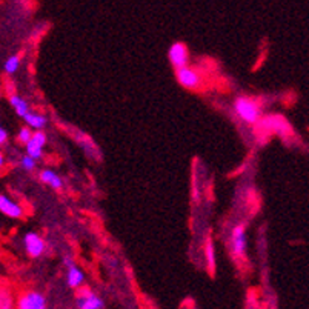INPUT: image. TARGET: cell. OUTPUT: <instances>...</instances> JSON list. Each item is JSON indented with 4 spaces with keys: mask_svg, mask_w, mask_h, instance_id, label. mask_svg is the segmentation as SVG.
<instances>
[{
    "mask_svg": "<svg viewBox=\"0 0 309 309\" xmlns=\"http://www.w3.org/2000/svg\"><path fill=\"white\" fill-rule=\"evenodd\" d=\"M23 120L26 122V125L33 130H44L46 126V117L42 112H36V111H28V114L23 117Z\"/></svg>",
    "mask_w": 309,
    "mask_h": 309,
    "instance_id": "cell-12",
    "label": "cell"
},
{
    "mask_svg": "<svg viewBox=\"0 0 309 309\" xmlns=\"http://www.w3.org/2000/svg\"><path fill=\"white\" fill-rule=\"evenodd\" d=\"M203 252H205V259H206L208 269L211 272H214L216 271V248H214V244H212V240L211 239L206 240Z\"/></svg>",
    "mask_w": 309,
    "mask_h": 309,
    "instance_id": "cell-14",
    "label": "cell"
},
{
    "mask_svg": "<svg viewBox=\"0 0 309 309\" xmlns=\"http://www.w3.org/2000/svg\"><path fill=\"white\" fill-rule=\"evenodd\" d=\"M9 105L13 106V110L16 111V114L19 115V117H23L28 114V111H29V105H28V102L23 99V97H20L19 94H13V95H9Z\"/></svg>",
    "mask_w": 309,
    "mask_h": 309,
    "instance_id": "cell-13",
    "label": "cell"
},
{
    "mask_svg": "<svg viewBox=\"0 0 309 309\" xmlns=\"http://www.w3.org/2000/svg\"><path fill=\"white\" fill-rule=\"evenodd\" d=\"M31 134H33V131H31V128L29 126H23V128H20L19 132H17V142L19 143H22L25 145L29 138H31Z\"/></svg>",
    "mask_w": 309,
    "mask_h": 309,
    "instance_id": "cell-17",
    "label": "cell"
},
{
    "mask_svg": "<svg viewBox=\"0 0 309 309\" xmlns=\"http://www.w3.org/2000/svg\"><path fill=\"white\" fill-rule=\"evenodd\" d=\"M0 212L9 219H22L25 216L23 208L5 194H0Z\"/></svg>",
    "mask_w": 309,
    "mask_h": 309,
    "instance_id": "cell-9",
    "label": "cell"
},
{
    "mask_svg": "<svg viewBox=\"0 0 309 309\" xmlns=\"http://www.w3.org/2000/svg\"><path fill=\"white\" fill-rule=\"evenodd\" d=\"M63 263H65V266L68 268V266H71V265L74 263V259H72L71 255L68 254V255H65V257H63Z\"/></svg>",
    "mask_w": 309,
    "mask_h": 309,
    "instance_id": "cell-19",
    "label": "cell"
},
{
    "mask_svg": "<svg viewBox=\"0 0 309 309\" xmlns=\"http://www.w3.org/2000/svg\"><path fill=\"white\" fill-rule=\"evenodd\" d=\"M176 79L186 89H197L200 85H201L200 72L196 68L189 66V65L176 69Z\"/></svg>",
    "mask_w": 309,
    "mask_h": 309,
    "instance_id": "cell-2",
    "label": "cell"
},
{
    "mask_svg": "<svg viewBox=\"0 0 309 309\" xmlns=\"http://www.w3.org/2000/svg\"><path fill=\"white\" fill-rule=\"evenodd\" d=\"M23 243H25V251L31 259H37L40 255H44L46 249V242L37 232H28L23 237Z\"/></svg>",
    "mask_w": 309,
    "mask_h": 309,
    "instance_id": "cell-6",
    "label": "cell"
},
{
    "mask_svg": "<svg viewBox=\"0 0 309 309\" xmlns=\"http://www.w3.org/2000/svg\"><path fill=\"white\" fill-rule=\"evenodd\" d=\"M39 177H40V182L42 183L48 185L52 189H62L63 188V180H62V177L57 173L51 171V169H42Z\"/></svg>",
    "mask_w": 309,
    "mask_h": 309,
    "instance_id": "cell-11",
    "label": "cell"
},
{
    "mask_svg": "<svg viewBox=\"0 0 309 309\" xmlns=\"http://www.w3.org/2000/svg\"><path fill=\"white\" fill-rule=\"evenodd\" d=\"M231 249L236 257H244L246 255V226L240 223L236 225L231 234Z\"/></svg>",
    "mask_w": 309,
    "mask_h": 309,
    "instance_id": "cell-4",
    "label": "cell"
},
{
    "mask_svg": "<svg viewBox=\"0 0 309 309\" xmlns=\"http://www.w3.org/2000/svg\"><path fill=\"white\" fill-rule=\"evenodd\" d=\"M36 165H37V160H34V158L29 157L28 154H25L20 158V166H22V169H25V171H33Z\"/></svg>",
    "mask_w": 309,
    "mask_h": 309,
    "instance_id": "cell-16",
    "label": "cell"
},
{
    "mask_svg": "<svg viewBox=\"0 0 309 309\" xmlns=\"http://www.w3.org/2000/svg\"><path fill=\"white\" fill-rule=\"evenodd\" d=\"M46 145V134L42 130H36L31 134V138L25 143L26 154L29 157H33L34 160H40L44 157V148Z\"/></svg>",
    "mask_w": 309,
    "mask_h": 309,
    "instance_id": "cell-3",
    "label": "cell"
},
{
    "mask_svg": "<svg viewBox=\"0 0 309 309\" xmlns=\"http://www.w3.org/2000/svg\"><path fill=\"white\" fill-rule=\"evenodd\" d=\"M19 66H20V57L17 54L8 57L3 63V69L6 74H16L19 71Z\"/></svg>",
    "mask_w": 309,
    "mask_h": 309,
    "instance_id": "cell-15",
    "label": "cell"
},
{
    "mask_svg": "<svg viewBox=\"0 0 309 309\" xmlns=\"http://www.w3.org/2000/svg\"><path fill=\"white\" fill-rule=\"evenodd\" d=\"M5 165V157H3V154L0 153V168H2Z\"/></svg>",
    "mask_w": 309,
    "mask_h": 309,
    "instance_id": "cell-20",
    "label": "cell"
},
{
    "mask_svg": "<svg viewBox=\"0 0 309 309\" xmlns=\"http://www.w3.org/2000/svg\"><path fill=\"white\" fill-rule=\"evenodd\" d=\"M77 308L79 309H103V300L95 295L89 287H82L77 294Z\"/></svg>",
    "mask_w": 309,
    "mask_h": 309,
    "instance_id": "cell-8",
    "label": "cell"
},
{
    "mask_svg": "<svg viewBox=\"0 0 309 309\" xmlns=\"http://www.w3.org/2000/svg\"><path fill=\"white\" fill-rule=\"evenodd\" d=\"M6 142H8V132H6L5 128L0 126V146L5 145Z\"/></svg>",
    "mask_w": 309,
    "mask_h": 309,
    "instance_id": "cell-18",
    "label": "cell"
},
{
    "mask_svg": "<svg viewBox=\"0 0 309 309\" xmlns=\"http://www.w3.org/2000/svg\"><path fill=\"white\" fill-rule=\"evenodd\" d=\"M168 59L176 69L189 65V51H188L186 45L182 44V42H176V44H173L168 49Z\"/></svg>",
    "mask_w": 309,
    "mask_h": 309,
    "instance_id": "cell-5",
    "label": "cell"
},
{
    "mask_svg": "<svg viewBox=\"0 0 309 309\" xmlns=\"http://www.w3.org/2000/svg\"><path fill=\"white\" fill-rule=\"evenodd\" d=\"M17 309H48V302L44 294L28 291L17 302Z\"/></svg>",
    "mask_w": 309,
    "mask_h": 309,
    "instance_id": "cell-7",
    "label": "cell"
},
{
    "mask_svg": "<svg viewBox=\"0 0 309 309\" xmlns=\"http://www.w3.org/2000/svg\"><path fill=\"white\" fill-rule=\"evenodd\" d=\"M83 280H85V274L76 263L68 266L66 268V283H68L69 287L76 289V287H79L83 283Z\"/></svg>",
    "mask_w": 309,
    "mask_h": 309,
    "instance_id": "cell-10",
    "label": "cell"
},
{
    "mask_svg": "<svg viewBox=\"0 0 309 309\" xmlns=\"http://www.w3.org/2000/svg\"><path fill=\"white\" fill-rule=\"evenodd\" d=\"M234 111L239 119L248 125H255L262 117V110L260 105L251 97L246 95H240L234 102Z\"/></svg>",
    "mask_w": 309,
    "mask_h": 309,
    "instance_id": "cell-1",
    "label": "cell"
}]
</instances>
